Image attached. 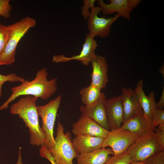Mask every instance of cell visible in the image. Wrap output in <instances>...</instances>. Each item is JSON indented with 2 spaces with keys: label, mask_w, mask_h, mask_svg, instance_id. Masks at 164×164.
Wrapping results in <instances>:
<instances>
[{
  "label": "cell",
  "mask_w": 164,
  "mask_h": 164,
  "mask_svg": "<svg viewBox=\"0 0 164 164\" xmlns=\"http://www.w3.org/2000/svg\"><path fill=\"white\" fill-rule=\"evenodd\" d=\"M9 34L8 26H5L0 23V56L5 48Z\"/></svg>",
  "instance_id": "cell-23"
},
{
  "label": "cell",
  "mask_w": 164,
  "mask_h": 164,
  "mask_svg": "<svg viewBox=\"0 0 164 164\" xmlns=\"http://www.w3.org/2000/svg\"><path fill=\"white\" fill-rule=\"evenodd\" d=\"M147 164H164V150L145 161Z\"/></svg>",
  "instance_id": "cell-26"
},
{
  "label": "cell",
  "mask_w": 164,
  "mask_h": 164,
  "mask_svg": "<svg viewBox=\"0 0 164 164\" xmlns=\"http://www.w3.org/2000/svg\"><path fill=\"white\" fill-rule=\"evenodd\" d=\"M110 3H105L103 0H98L101 12L104 15L114 13L129 20L130 13L141 2V0H109Z\"/></svg>",
  "instance_id": "cell-10"
},
{
  "label": "cell",
  "mask_w": 164,
  "mask_h": 164,
  "mask_svg": "<svg viewBox=\"0 0 164 164\" xmlns=\"http://www.w3.org/2000/svg\"><path fill=\"white\" fill-rule=\"evenodd\" d=\"M91 63L92 67L91 84L101 90L105 88L108 82V67L105 58L96 54Z\"/></svg>",
  "instance_id": "cell-15"
},
{
  "label": "cell",
  "mask_w": 164,
  "mask_h": 164,
  "mask_svg": "<svg viewBox=\"0 0 164 164\" xmlns=\"http://www.w3.org/2000/svg\"><path fill=\"white\" fill-rule=\"evenodd\" d=\"M164 124V110L155 109L153 120V126L155 129L158 126Z\"/></svg>",
  "instance_id": "cell-27"
},
{
  "label": "cell",
  "mask_w": 164,
  "mask_h": 164,
  "mask_svg": "<svg viewBox=\"0 0 164 164\" xmlns=\"http://www.w3.org/2000/svg\"><path fill=\"white\" fill-rule=\"evenodd\" d=\"M159 71V72L161 74H162V75H163V77H164V66H163V67L162 66V67H161Z\"/></svg>",
  "instance_id": "cell-33"
},
{
  "label": "cell",
  "mask_w": 164,
  "mask_h": 164,
  "mask_svg": "<svg viewBox=\"0 0 164 164\" xmlns=\"http://www.w3.org/2000/svg\"><path fill=\"white\" fill-rule=\"evenodd\" d=\"M37 99L32 96L20 98L11 105L10 112L12 114L18 115L29 129L30 144L39 146L44 145L46 136L39 124L36 105Z\"/></svg>",
  "instance_id": "cell-2"
},
{
  "label": "cell",
  "mask_w": 164,
  "mask_h": 164,
  "mask_svg": "<svg viewBox=\"0 0 164 164\" xmlns=\"http://www.w3.org/2000/svg\"><path fill=\"white\" fill-rule=\"evenodd\" d=\"M130 164H147L145 162L132 161Z\"/></svg>",
  "instance_id": "cell-31"
},
{
  "label": "cell",
  "mask_w": 164,
  "mask_h": 164,
  "mask_svg": "<svg viewBox=\"0 0 164 164\" xmlns=\"http://www.w3.org/2000/svg\"><path fill=\"white\" fill-rule=\"evenodd\" d=\"M138 136L136 134L121 128L110 131L104 139L102 148H111L114 155L122 154L127 152Z\"/></svg>",
  "instance_id": "cell-7"
},
{
  "label": "cell",
  "mask_w": 164,
  "mask_h": 164,
  "mask_svg": "<svg viewBox=\"0 0 164 164\" xmlns=\"http://www.w3.org/2000/svg\"><path fill=\"white\" fill-rule=\"evenodd\" d=\"M163 150L159 144L154 132L138 136L126 152L132 161L145 162Z\"/></svg>",
  "instance_id": "cell-6"
},
{
  "label": "cell",
  "mask_w": 164,
  "mask_h": 164,
  "mask_svg": "<svg viewBox=\"0 0 164 164\" xmlns=\"http://www.w3.org/2000/svg\"><path fill=\"white\" fill-rule=\"evenodd\" d=\"M111 155H114L111 148H101L92 152L78 155L76 158L77 164H105Z\"/></svg>",
  "instance_id": "cell-19"
},
{
  "label": "cell",
  "mask_w": 164,
  "mask_h": 164,
  "mask_svg": "<svg viewBox=\"0 0 164 164\" xmlns=\"http://www.w3.org/2000/svg\"><path fill=\"white\" fill-rule=\"evenodd\" d=\"M155 135L159 144L164 150V132L158 128L155 132Z\"/></svg>",
  "instance_id": "cell-28"
},
{
  "label": "cell",
  "mask_w": 164,
  "mask_h": 164,
  "mask_svg": "<svg viewBox=\"0 0 164 164\" xmlns=\"http://www.w3.org/2000/svg\"><path fill=\"white\" fill-rule=\"evenodd\" d=\"M106 100L105 94L102 92L99 99L94 104L90 106L82 105L80 107L79 110L81 116L90 118L104 128L109 131L105 107Z\"/></svg>",
  "instance_id": "cell-12"
},
{
  "label": "cell",
  "mask_w": 164,
  "mask_h": 164,
  "mask_svg": "<svg viewBox=\"0 0 164 164\" xmlns=\"http://www.w3.org/2000/svg\"><path fill=\"white\" fill-rule=\"evenodd\" d=\"M36 24L35 19L26 17L8 26L9 36L5 48L0 56V65H10L14 62L16 49L19 41Z\"/></svg>",
  "instance_id": "cell-3"
},
{
  "label": "cell",
  "mask_w": 164,
  "mask_h": 164,
  "mask_svg": "<svg viewBox=\"0 0 164 164\" xmlns=\"http://www.w3.org/2000/svg\"><path fill=\"white\" fill-rule=\"evenodd\" d=\"M61 99V95L60 94L46 104L37 106L38 114L42 119L41 128L46 136L44 145L48 149L53 147L55 144L53 128Z\"/></svg>",
  "instance_id": "cell-5"
},
{
  "label": "cell",
  "mask_w": 164,
  "mask_h": 164,
  "mask_svg": "<svg viewBox=\"0 0 164 164\" xmlns=\"http://www.w3.org/2000/svg\"><path fill=\"white\" fill-rule=\"evenodd\" d=\"M71 136L69 132H64L63 125L59 121L54 145L48 149L55 164H73V160L78 155L74 148Z\"/></svg>",
  "instance_id": "cell-4"
},
{
  "label": "cell",
  "mask_w": 164,
  "mask_h": 164,
  "mask_svg": "<svg viewBox=\"0 0 164 164\" xmlns=\"http://www.w3.org/2000/svg\"><path fill=\"white\" fill-rule=\"evenodd\" d=\"M121 97L123 111V124L142 108L132 88L123 87Z\"/></svg>",
  "instance_id": "cell-16"
},
{
  "label": "cell",
  "mask_w": 164,
  "mask_h": 164,
  "mask_svg": "<svg viewBox=\"0 0 164 164\" xmlns=\"http://www.w3.org/2000/svg\"><path fill=\"white\" fill-rule=\"evenodd\" d=\"M109 131L92 119L85 116H81L72 124V132L75 136L86 135L104 139Z\"/></svg>",
  "instance_id": "cell-11"
},
{
  "label": "cell",
  "mask_w": 164,
  "mask_h": 164,
  "mask_svg": "<svg viewBox=\"0 0 164 164\" xmlns=\"http://www.w3.org/2000/svg\"><path fill=\"white\" fill-rule=\"evenodd\" d=\"M104 138L86 135L75 136L72 139L74 149L78 155L92 152L102 148Z\"/></svg>",
  "instance_id": "cell-17"
},
{
  "label": "cell",
  "mask_w": 164,
  "mask_h": 164,
  "mask_svg": "<svg viewBox=\"0 0 164 164\" xmlns=\"http://www.w3.org/2000/svg\"><path fill=\"white\" fill-rule=\"evenodd\" d=\"M101 12L99 6H94L91 9L88 18V34L94 38L99 36L104 38L108 36L112 25L121 17L120 15L116 14L114 16L109 18L99 17L98 15Z\"/></svg>",
  "instance_id": "cell-8"
},
{
  "label": "cell",
  "mask_w": 164,
  "mask_h": 164,
  "mask_svg": "<svg viewBox=\"0 0 164 164\" xmlns=\"http://www.w3.org/2000/svg\"><path fill=\"white\" fill-rule=\"evenodd\" d=\"M27 80L17 75L15 73H12L7 75L0 74V98L2 96V89L3 84L5 82H19L21 83L25 82Z\"/></svg>",
  "instance_id": "cell-22"
},
{
  "label": "cell",
  "mask_w": 164,
  "mask_h": 164,
  "mask_svg": "<svg viewBox=\"0 0 164 164\" xmlns=\"http://www.w3.org/2000/svg\"><path fill=\"white\" fill-rule=\"evenodd\" d=\"M96 0H84L83 1L84 5L81 7V14L86 20L88 19L90 12L89 9H90L94 6V2Z\"/></svg>",
  "instance_id": "cell-25"
},
{
  "label": "cell",
  "mask_w": 164,
  "mask_h": 164,
  "mask_svg": "<svg viewBox=\"0 0 164 164\" xmlns=\"http://www.w3.org/2000/svg\"><path fill=\"white\" fill-rule=\"evenodd\" d=\"M155 108L160 110H164V87H163L162 94L159 101L155 104Z\"/></svg>",
  "instance_id": "cell-29"
},
{
  "label": "cell",
  "mask_w": 164,
  "mask_h": 164,
  "mask_svg": "<svg viewBox=\"0 0 164 164\" xmlns=\"http://www.w3.org/2000/svg\"><path fill=\"white\" fill-rule=\"evenodd\" d=\"M143 80L141 79L137 83L135 90L140 106L143 110L144 116L152 128L153 126V120L155 109V93L151 91L147 96L143 89Z\"/></svg>",
  "instance_id": "cell-13"
},
{
  "label": "cell",
  "mask_w": 164,
  "mask_h": 164,
  "mask_svg": "<svg viewBox=\"0 0 164 164\" xmlns=\"http://www.w3.org/2000/svg\"><path fill=\"white\" fill-rule=\"evenodd\" d=\"M159 126L158 128L164 132V124L160 125Z\"/></svg>",
  "instance_id": "cell-32"
},
{
  "label": "cell",
  "mask_w": 164,
  "mask_h": 164,
  "mask_svg": "<svg viewBox=\"0 0 164 164\" xmlns=\"http://www.w3.org/2000/svg\"><path fill=\"white\" fill-rule=\"evenodd\" d=\"M121 128L127 130L138 136L155 132L145 118L141 109L123 124Z\"/></svg>",
  "instance_id": "cell-18"
},
{
  "label": "cell",
  "mask_w": 164,
  "mask_h": 164,
  "mask_svg": "<svg viewBox=\"0 0 164 164\" xmlns=\"http://www.w3.org/2000/svg\"><path fill=\"white\" fill-rule=\"evenodd\" d=\"M132 161L129 154L126 152L111 156L105 164H130Z\"/></svg>",
  "instance_id": "cell-21"
},
{
  "label": "cell",
  "mask_w": 164,
  "mask_h": 164,
  "mask_svg": "<svg viewBox=\"0 0 164 164\" xmlns=\"http://www.w3.org/2000/svg\"><path fill=\"white\" fill-rule=\"evenodd\" d=\"M16 164H23L22 162V155L20 149L19 152L18 158Z\"/></svg>",
  "instance_id": "cell-30"
},
{
  "label": "cell",
  "mask_w": 164,
  "mask_h": 164,
  "mask_svg": "<svg viewBox=\"0 0 164 164\" xmlns=\"http://www.w3.org/2000/svg\"><path fill=\"white\" fill-rule=\"evenodd\" d=\"M101 90L91 84L88 86L82 88L79 92L81 102L87 106L93 105L100 98L102 92Z\"/></svg>",
  "instance_id": "cell-20"
},
{
  "label": "cell",
  "mask_w": 164,
  "mask_h": 164,
  "mask_svg": "<svg viewBox=\"0 0 164 164\" xmlns=\"http://www.w3.org/2000/svg\"><path fill=\"white\" fill-rule=\"evenodd\" d=\"M98 45L94 38L87 34L85 38L84 42L80 53L71 57H66L64 54L55 55L52 61L55 63L65 62L72 60L80 61L84 66H87L96 57L95 51Z\"/></svg>",
  "instance_id": "cell-9"
},
{
  "label": "cell",
  "mask_w": 164,
  "mask_h": 164,
  "mask_svg": "<svg viewBox=\"0 0 164 164\" xmlns=\"http://www.w3.org/2000/svg\"><path fill=\"white\" fill-rule=\"evenodd\" d=\"M48 71L46 68L38 71L33 80H26L20 85L12 87V93L3 104L0 106V111L7 109L9 104L21 96H32L46 100L50 97L57 89V79L53 78L48 80Z\"/></svg>",
  "instance_id": "cell-1"
},
{
  "label": "cell",
  "mask_w": 164,
  "mask_h": 164,
  "mask_svg": "<svg viewBox=\"0 0 164 164\" xmlns=\"http://www.w3.org/2000/svg\"><path fill=\"white\" fill-rule=\"evenodd\" d=\"M10 1L0 0V15L5 18H8L11 16L12 6L10 4Z\"/></svg>",
  "instance_id": "cell-24"
},
{
  "label": "cell",
  "mask_w": 164,
  "mask_h": 164,
  "mask_svg": "<svg viewBox=\"0 0 164 164\" xmlns=\"http://www.w3.org/2000/svg\"><path fill=\"white\" fill-rule=\"evenodd\" d=\"M105 107L109 131L120 128L123 118L121 95L106 99Z\"/></svg>",
  "instance_id": "cell-14"
}]
</instances>
